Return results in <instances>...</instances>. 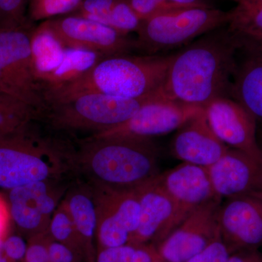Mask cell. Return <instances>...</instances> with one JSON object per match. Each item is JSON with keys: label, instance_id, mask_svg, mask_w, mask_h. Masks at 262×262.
<instances>
[{"label": "cell", "instance_id": "ba28073f", "mask_svg": "<svg viewBox=\"0 0 262 262\" xmlns=\"http://www.w3.org/2000/svg\"><path fill=\"white\" fill-rule=\"evenodd\" d=\"M91 187L97 216L96 251L130 244L140 217L136 190Z\"/></svg>", "mask_w": 262, "mask_h": 262}, {"label": "cell", "instance_id": "d4e9b609", "mask_svg": "<svg viewBox=\"0 0 262 262\" xmlns=\"http://www.w3.org/2000/svg\"><path fill=\"white\" fill-rule=\"evenodd\" d=\"M48 233L53 241L68 246L76 252L80 253L84 258L80 237L64 201L58 205L53 213Z\"/></svg>", "mask_w": 262, "mask_h": 262}, {"label": "cell", "instance_id": "e0dca14e", "mask_svg": "<svg viewBox=\"0 0 262 262\" xmlns=\"http://www.w3.org/2000/svg\"><path fill=\"white\" fill-rule=\"evenodd\" d=\"M157 179L187 215L198 207L219 198L205 167L182 163L163 173L160 172Z\"/></svg>", "mask_w": 262, "mask_h": 262}, {"label": "cell", "instance_id": "836d02e7", "mask_svg": "<svg viewBox=\"0 0 262 262\" xmlns=\"http://www.w3.org/2000/svg\"><path fill=\"white\" fill-rule=\"evenodd\" d=\"M12 220L7 198L0 194V238H5L10 233Z\"/></svg>", "mask_w": 262, "mask_h": 262}, {"label": "cell", "instance_id": "9c48e42d", "mask_svg": "<svg viewBox=\"0 0 262 262\" xmlns=\"http://www.w3.org/2000/svg\"><path fill=\"white\" fill-rule=\"evenodd\" d=\"M47 22L66 48L96 52L105 57L130 54L138 51L136 39L79 15H63Z\"/></svg>", "mask_w": 262, "mask_h": 262}, {"label": "cell", "instance_id": "1f68e13d", "mask_svg": "<svg viewBox=\"0 0 262 262\" xmlns=\"http://www.w3.org/2000/svg\"><path fill=\"white\" fill-rule=\"evenodd\" d=\"M28 248V241L20 234L10 233L5 237L3 253L10 262H24Z\"/></svg>", "mask_w": 262, "mask_h": 262}, {"label": "cell", "instance_id": "8fae6325", "mask_svg": "<svg viewBox=\"0 0 262 262\" xmlns=\"http://www.w3.org/2000/svg\"><path fill=\"white\" fill-rule=\"evenodd\" d=\"M221 238L231 253L262 246V192L258 190L226 199L218 212Z\"/></svg>", "mask_w": 262, "mask_h": 262}, {"label": "cell", "instance_id": "f546056e", "mask_svg": "<svg viewBox=\"0 0 262 262\" xmlns=\"http://www.w3.org/2000/svg\"><path fill=\"white\" fill-rule=\"evenodd\" d=\"M27 3L28 0H0V29L15 28L27 23Z\"/></svg>", "mask_w": 262, "mask_h": 262}, {"label": "cell", "instance_id": "8992f818", "mask_svg": "<svg viewBox=\"0 0 262 262\" xmlns=\"http://www.w3.org/2000/svg\"><path fill=\"white\" fill-rule=\"evenodd\" d=\"M160 96L138 99L115 97L98 92L76 95L50 105L44 116L58 130L106 132L130 120L145 103Z\"/></svg>", "mask_w": 262, "mask_h": 262}, {"label": "cell", "instance_id": "484cf974", "mask_svg": "<svg viewBox=\"0 0 262 262\" xmlns=\"http://www.w3.org/2000/svg\"><path fill=\"white\" fill-rule=\"evenodd\" d=\"M160 260L156 248L152 245L128 244L99 250L95 262H157Z\"/></svg>", "mask_w": 262, "mask_h": 262}, {"label": "cell", "instance_id": "f1b7e54d", "mask_svg": "<svg viewBox=\"0 0 262 262\" xmlns=\"http://www.w3.org/2000/svg\"><path fill=\"white\" fill-rule=\"evenodd\" d=\"M116 2L117 0H82L77 9L71 14L108 26Z\"/></svg>", "mask_w": 262, "mask_h": 262}, {"label": "cell", "instance_id": "4316f807", "mask_svg": "<svg viewBox=\"0 0 262 262\" xmlns=\"http://www.w3.org/2000/svg\"><path fill=\"white\" fill-rule=\"evenodd\" d=\"M82 0H30L29 20H47L74 13Z\"/></svg>", "mask_w": 262, "mask_h": 262}, {"label": "cell", "instance_id": "7a4b0ae2", "mask_svg": "<svg viewBox=\"0 0 262 262\" xmlns=\"http://www.w3.org/2000/svg\"><path fill=\"white\" fill-rule=\"evenodd\" d=\"M92 187L136 190L160 173L159 151L151 139L91 136L72 155Z\"/></svg>", "mask_w": 262, "mask_h": 262}, {"label": "cell", "instance_id": "8d00e7d4", "mask_svg": "<svg viewBox=\"0 0 262 262\" xmlns=\"http://www.w3.org/2000/svg\"><path fill=\"white\" fill-rule=\"evenodd\" d=\"M257 190L262 192V158L259 163V169H258Z\"/></svg>", "mask_w": 262, "mask_h": 262}, {"label": "cell", "instance_id": "d6986e66", "mask_svg": "<svg viewBox=\"0 0 262 262\" xmlns=\"http://www.w3.org/2000/svg\"><path fill=\"white\" fill-rule=\"evenodd\" d=\"M232 80V98L238 101L262 125V46L241 48Z\"/></svg>", "mask_w": 262, "mask_h": 262}, {"label": "cell", "instance_id": "83f0119b", "mask_svg": "<svg viewBox=\"0 0 262 262\" xmlns=\"http://www.w3.org/2000/svg\"><path fill=\"white\" fill-rule=\"evenodd\" d=\"M142 20L126 0H117L110 16L108 26L123 34L137 32Z\"/></svg>", "mask_w": 262, "mask_h": 262}, {"label": "cell", "instance_id": "cb8c5ba5", "mask_svg": "<svg viewBox=\"0 0 262 262\" xmlns=\"http://www.w3.org/2000/svg\"><path fill=\"white\" fill-rule=\"evenodd\" d=\"M39 117L28 105L0 92V138L25 130Z\"/></svg>", "mask_w": 262, "mask_h": 262}, {"label": "cell", "instance_id": "f35d334b", "mask_svg": "<svg viewBox=\"0 0 262 262\" xmlns=\"http://www.w3.org/2000/svg\"><path fill=\"white\" fill-rule=\"evenodd\" d=\"M4 239L0 238V253H3V244H4Z\"/></svg>", "mask_w": 262, "mask_h": 262}, {"label": "cell", "instance_id": "2e32d148", "mask_svg": "<svg viewBox=\"0 0 262 262\" xmlns=\"http://www.w3.org/2000/svg\"><path fill=\"white\" fill-rule=\"evenodd\" d=\"M228 149L212 130L203 110L179 127L170 142L174 158L205 168L220 160Z\"/></svg>", "mask_w": 262, "mask_h": 262}, {"label": "cell", "instance_id": "ffe728a7", "mask_svg": "<svg viewBox=\"0 0 262 262\" xmlns=\"http://www.w3.org/2000/svg\"><path fill=\"white\" fill-rule=\"evenodd\" d=\"M63 201L80 237L84 261L95 262L97 253L96 244L97 216L92 187L76 186L67 192Z\"/></svg>", "mask_w": 262, "mask_h": 262}, {"label": "cell", "instance_id": "9a60e30c", "mask_svg": "<svg viewBox=\"0 0 262 262\" xmlns=\"http://www.w3.org/2000/svg\"><path fill=\"white\" fill-rule=\"evenodd\" d=\"M203 108L184 104L163 97L155 98L141 106L130 120L120 126L96 136H132L151 139L177 130Z\"/></svg>", "mask_w": 262, "mask_h": 262}, {"label": "cell", "instance_id": "52a82bcc", "mask_svg": "<svg viewBox=\"0 0 262 262\" xmlns=\"http://www.w3.org/2000/svg\"><path fill=\"white\" fill-rule=\"evenodd\" d=\"M33 22L0 29V92L34 108L39 116L48 110L33 65L31 37Z\"/></svg>", "mask_w": 262, "mask_h": 262}, {"label": "cell", "instance_id": "44dd1931", "mask_svg": "<svg viewBox=\"0 0 262 262\" xmlns=\"http://www.w3.org/2000/svg\"><path fill=\"white\" fill-rule=\"evenodd\" d=\"M31 51L34 72L41 85L63 61L66 47L45 20L33 30Z\"/></svg>", "mask_w": 262, "mask_h": 262}, {"label": "cell", "instance_id": "ac0fdd59", "mask_svg": "<svg viewBox=\"0 0 262 262\" xmlns=\"http://www.w3.org/2000/svg\"><path fill=\"white\" fill-rule=\"evenodd\" d=\"M258 169V162L232 148L207 168L215 195L222 200L257 190Z\"/></svg>", "mask_w": 262, "mask_h": 262}, {"label": "cell", "instance_id": "5b68a950", "mask_svg": "<svg viewBox=\"0 0 262 262\" xmlns=\"http://www.w3.org/2000/svg\"><path fill=\"white\" fill-rule=\"evenodd\" d=\"M228 12L214 7H190L155 15L141 21L137 31L141 54H167L203 34L227 26Z\"/></svg>", "mask_w": 262, "mask_h": 262}, {"label": "cell", "instance_id": "30bf717a", "mask_svg": "<svg viewBox=\"0 0 262 262\" xmlns=\"http://www.w3.org/2000/svg\"><path fill=\"white\" fill-rule=\"evenodd\" d=\"M222 200L215 198L194 210L168 237L155 246L164 262H187L220 237L218 212Z\"/></svg>", "mask_w": 262, "mask_h": 262}, {"label": "cell", "instance_id": "e575fe53", "mask_svg": "<svg viewBox=\"0 0 262 262\" xmlns=\"http://www.w3.org/2000/svg\"><path fill=\"white\" fill-rule=\"evenodd\" d=\"M227 262H262V253L258 250H244L231 253Z\"/></svg>", "mask_w": 262, "mask_h": 262}, {"label": "cell", "instance_id": "4fadbf2b", "mask_svg": "<svg viewBox=\"0 0 262 262\" xmlns=\"http://www.w3.org/2000/svg\"><path fill=\"white\" fill-rule=\"evenodd\" d=\"M203 111L212 130L224 144L260 163L262 150L256 137L257 122L242 104L232 98H218Z\"/></svg>", "mask_w": 262, "mask_h": 262}, {"label": "cell", "instance_id": "5bb4252c", "mask_svg": "<svg viewBox=\"0 0 262 262\" xmlns=\"http://www.w3.org/2000/svg\"><path fill=\"white\" fill-rule=\"evenodd\" d=\"M157 177L136 189L140 217L130 244H150L155 247L189 215L164 190Z\"/></svg>", "mask_w": 262, "mask_h": 262}, {"label": "cell", "instance_id": "603a6c76", "mask_svg": "<svg viewBox=\"0 0 262 262\" xmlns=\"http://www.w3.org/2000/svg\"><path fill=\"white\" fill-rule=\"evenodd\" d=\"M103 58L96 52L66 48L61 64L41 84L45 97L80 78Z\"/></svg>", "mask_w": 262, "mask_h": 262}, {"label": "cell", "instance_id": "d590c367", "mask_svg": "<svg viewBox=\"0 0 262 262\" xmlns=\"http://www.w3.org/2000/svg\"><path fill=\"white\" fill-rule=\"evenodd\" d=\"M165 3L178 5L182 8L190 7H213L210 0H159Z\"/></svg>", "mask_w": 262, "mask_h": 262}, {"label": "cell", "instance_id": "3957f363", "mask_svg": "<svg viewBox=\"0 0 262 262\" xmlns=\"http://www.w3.org/2000/svg\"><path fill=\"white\" fill-rule=\"evenodd\" d=\"M173 54L130 53L105 57L77 80L46 95L48 106L87 92L133 99L162 96Z\"/></svg>", "mask_w": 262, "mask_h": 262}, {"label": "cell", "instance_id": "4dcf8cb0", "mask_svg": "<svg viewBox=\"0 0 262 262\" xmlns=\"http://www.w3.org/2000/svg\"><path fill=\"white\" fill-rule=\"evenodd\" d=\"M231 253L220 236L187 262H227Z\"/></svg>", "mask_w": 262, "mask_h": 262}, {"label": "cell", "instance_id": "277c9868", "mask_svg": "<svg viewBox=\"0 0 262 262\" xmlns=\"http://www.w3.org/2000/svg\"><path fill=\"white\" fill-rule=\"evenodd\" d=\"M29 128L0 138V189L56 180L70 168L72 155Z\"/></svg>", "mask_w": 262, "mask_h": 262}, {"label": "cell", "instance_id": "74e56055", "mask_svg": "<svg viewBox=\"0 0 262 262\" xmlns=\"http://www.w3.org/2000/svg\"><path fill=\"white\" fill-rule=\"evenodd\" d=\"M0 262H10L8 258L5 257L4 253H0Z\"/></svg>", "mask_w": 262, "mask_h": 262}, {"label": "cell", "instance_id": "d6a6232c", "mask_svg": "<svg viewBox=\"0 0 262 262\" xmlns=\"http://www.w3.org/2000/svg\"><path fill=\"white\" fill-rule=\"evenodd\" d=\"M49 257L51 262H85L80 253L52 238L49 244Z\"/></svg>", "mask_w": 262, "mask_h": 262}, {"label": "cell", "instance_id": "ab89813d", "mask_svg": "<svg viewBox=\"0 0 262 262\" xmlns=\"http://www.w3.org/2000/svg\"><path fill=\"white\" fill-rule=\"evenodd\" d=\"M157 262H164V261H162V260H160V261H157Z\"/></svg>", "mask_w": 262, "mask_h": 262}, {"label": "cell", "instance_id": "7c38bea8", "mask_svg": "<svg viewBox=\"0 0 262 262\" xmlns=\"http://www.w3.org/2000/svg\"><path fill=\"white\" fill-rule=\"evenodd\" d=\"M53 181L34 182L8 191L12 223L27 239L48 232L60 198Z\"/></svg>", "mask_w": 262, "mask_h": 262}, {"label": "cell", "instance_id": "6da1fadb", "mask_svg": "<svg viewBox=\"0 0 262 262\" xmlns=\"http://www.w3.org/2000/svg\"><path fill=\"white\" fill-rule=\"evenodd\" d=\"M239 48L227 26L203 34L173 53L162 96L201 108L215 98H232Z\"/></svg>", "mask_w": 262, "mask_h": 262}, {"label": "cell", "instance_id": "7402d4cb", "mask_svg": "<svg viewBox=\"0 0 262 262\" xmlns=\"http://www.w3.org/2000/svg\"><path fill=\"white\" fill-rule=\"evenodd\" d=\"M227 12V29L241 48L262 46V0H236L235 5Z\"/></svg>", "mask_w": 262, "mask_h": 262}]
</instances>
